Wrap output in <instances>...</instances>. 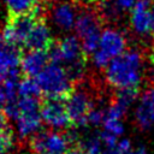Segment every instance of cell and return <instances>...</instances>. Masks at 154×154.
Segmentation results:
<instances>
[{"instance_id":"1","label":"cell","mask_w":154,"mask_h":154,"mask_svg":"<svg viewBox=\"0 0 154 154\" xmlns=\"http://www.w3.org/2000/svg\"><path fill=\"white\" fill-rule=\"evenodd\" d=\"M143 57L135 48L112 59L106 67V81L116 89L138 88L142 79Z\"/></svg>"},{"instance_id":"2","label":"cell","mask_w":154,"mask_h":154,"mask_svg":"<svg viewBox=\"0 0 154 154\" xmlns=\"http://www.w3.org/2000/svg\"><path fill=\"white\" fill-rule=\"evenodd\" d=\"M45 1H40L31 12L26 13H8L6 24L2 30L4 38L17 46L24 47L29 34L31 32L32 28L35 26L36 22L41 18H45L46 10H45Z\"/></svg>"},{"instance_id":"3","label":"cell","mask_w":154,"mask_h":154,"mask_svg":"<svg viewBox=\"0 0 154 154\" xmlns=\"http://www.w3.org/2000/svg\"><path fill=\"white\" fill-rule=\"evenodd\" d=\"M102 19L97 13L96 8L87 6V4L78 5V13L75 23L77 37L82 43V47L87 55L91 54L97 49L100 36H101Z\"/></svg>"},{"instance_id":"4","label":"cell","mask_w":154,"mask_h":154,"mask_svg":"<svg viewBox=\"0 0 154 154\" xmlns=\"http://www.w3.org/2000/svg\"><path fill=\"white\" fill-rule=\"evenodd\" d=\"M35 79L46 99L65 100L75 88V83L70 79L65 69L53 63L48 64Z\"/></svg>"},{"instance_id":"5","label":"cell","mask_w":154,"mask_h":154,"mask_svg":"<svg viewBox=\"0 0 154 154\" xmlns=\"http://www.w3.org/2000/svg\"><path fill=\"white\" fill-rule=\"evenodd\" d=\"M126 38L123 32L107 28L102 30L97 49L93 53V63L99 69H106L109 61L125 52Z\"/></svg>"},{"instance_id":"6","label":"cell","mask_w":154,"mask_h":154,"mask_svg":"<svg viewBox=\"0 0 154 154\" xmlns=\"http://www.w3.org/2000/svg\"><path fill=\"white\" fill-rule=\"evenodd\" d=\"M75 143V138L67 134L42 131L30 137L29 147L35 154H66Z\"/></svg>"},{"instance_id":"7","label":"cell","mask_w":154,"mask_h":154,"mask_svg":"<svg viewBox=\"0 0 154 154\" xmlns=\"http://www.w3.org/2000/svg\"><path fill=\"white\" fill-rule=\"evenodd\" d=\"M65 105L72 126L88 124V116L94 108L93 95L87 88H73L72 93L65 99Z\"/></svg>"},{"instance_id":"8","label":"cell","mask_w":154,"mask_h":154,"mask_svg":"<svg viewBox=\"0 0 154 154\" xmlns=\"http://www.w3.org/2000/svg\"><path fill=\"white\" fill-rule=\"evenodd\" d=\"M41 117L42 120L52 129H67L72 128L65 100L46 99L41 102Z\"/></svg>"},{"instance_id":"9","label":"cell","mask_w":154,"mask_h":154,"mask_svg":"<svg viewBox=\"0 0 154 154\" xmlns=\"http://www.w3.org/2000/svg\"><path fill=\"white\" fill-rule=\"evenodd\" d=\"M53 43L54 40L52 37L51 29L47 25L46 19L41 18L36 22L35 26L29 34L24 47L29 51H48Z\"/></svg>"},{"instance_id":"10","label":"cell","mask_w":154,"mask_h":154,"mask_svg":"<svg viewBox=\"0 0 154 154\" xmlns=\"http://www.w3.org/2000/svg\"><path fill=\"white\" fill-rule=\"evenodd\" d=\"M48 64H51L48 51H29L22 57L20 71L25 77L36 78Z\"/></svg>"},{"instance_id":"11","label":"cell","mask_w":154,"mask_h":154,"mask_svg":"<svg viewBox=\"0 0 154 154\" xmlns=\"http://www.w3.org/2000/svg\"><path fill=\"white\" fill-rule=\"evenodd\" d=\"M76 4L69 1H57L54 4H51V16L57 26L63 30H70L72 29V26H75L78 8Z\"/></svg>"},{"instance_id":"12","label":"cell","mask_w":154,"mask_h":154,"mask_svg":"<svg viewBox=\"0 0 154 154\" xmlns=\"http://www.w3.org/2000/svg\"><path fill=\"white\" fill-rule=\"evenodd\" d=\"M22 51L19 47L7 42L4 38L2 32L0 34V70L6 76L8 72L19 70L22 61Z\"/></svg>"},{"instance_id":"13","label":"cell","mask_w":154,"mask_h":154,"mask_svg":"<svg viewBox=\"0 0 154 154\" xmlns=\"http://www.w3.org/2000/svg\"><path fill=\"white\" fill-rule=\"evenodd\" d=\"M152 0H137L135 6L131 8L130 22L132 29L141 35L149 34L150 28V7Z\"/></svg>"},{"instance_id":"14","label":"cell","mask_w":154,"mask_h":154,"mask_svg":"<svg viewBox=\"0 0 154 154\" xmlns=\"http://www.w3.org/2000/svg\"><path fill=\"white\" fill-rule=\"evenodd\" d=\"M135 119L136 124L143 130L149 129L154 124V87H150L144 91L136 109Z\"/></svg>"},{"instance_id":"15","label":"cell","mask_w":154,"mask_h":154,"mask_svg":"<svg viewBox=\"0 0 154 154\" xmlns=\"http://www.w3.org/2000/svg\"><path fill=\"white\" fill-rule=\"evenodd\" d=\"M16 122H17V130H18L19 136L25 138V137H29V136L31 137L32 135H35L40 130L43 120L41 117V112L35 111V112L19 113Z\"/></svg>"},{"instance_id":"16","label":"cell","mask_w":154,"mask_h":154,"mask_svg":"<svg viewBox=\"0 0 154 154\" xmlns=\"http://www.w3.org/2000/svg\"><path fill=\"white\" fill-rule=\"evenodd\" d=\"M138 96V88H126V89H117L112 103L120 107L124 112L128 111V108L131 106V103L137 99Z\"/></svg>"},{"instance_id":"17","label":"cell","mask_w":154,"mask_h":154,"mask_svg":"<svg viewBox=\"0 0 154 154\" xmlns=\"http://www.w3.org/2000/svg\"><path fill=\"white\" fill-rule=\"evenodd\" d=\"M18 95L19 97H36L40 99L42 90L36 82V79L30 77H24L18 83Z\"/></svg>"},{"instance_id":"18","label":"cell","mask_w":154,"mask_h":154,"mask_svg":"<svg viewBox=\"0 0 154 154\" xmlns=\"http://www.w3.org/2000/svg\"><path fill=\"white\" fill-rule=\"evenodd\" d=\"M8 13H26L31 12L35 6L38 2H35L34 0H4Z\"/></svg>"},{"instance_id":"19","label":"cell","mask_w":154,"mask_h":154,"mask_svg":"<svg viewBox=\"0 0 154 154\" xmlns=\"http://www.w3.org/2000/svg\"><path fill=\"white\" fill-rule=\"evenodd\" d=\"M13 144V134L11 129L0 132V154H7Z\"/></svg>"},{"instance_id":"20","label":"cell","mask_w":154,"mask_h":154,"mask_svg":"<svg viewBox=\"0 0 154 154\" xmlns=\"http://www.w3.org/2000/svg\"><path fill=\"white\" fill-rule=\"evenodd\" d=\"M103 126H105V130L112 135H120L123 134L124 131V128H123V124L120 123V120L118 119H111V118H106L105 117V120H103Z\"/></svg>"},{"instance_id":"21","label":"cell","mask_w":154,"mask_h":154,"mask_svg":"<svg viewBox=\"0 0 154 154\" xmlns=\"http://www.w3.org/2000/svg\"><path fill=\"white\" fill-rule=\"evenodd\" d=\"M116 2L122 10H129L135 6L137 0H116Z\"/></svg>"},{"instance_id":"22","label":"cell","mask_w":154,"mask_h":154,"mask_svg":"<svg viewBox=\"0 0 154 154\" xmlns=\"http://www.w3.org/2000/svg\"><path fill=\"white\" fill-rule=\"evenodd\" d=\"M7 119L8 118L6 117V114L4 113V111H0V132L10 129L8 128V124H7Z\"/></svg>"},{"instance_id":"23","label":"cell","mask_w":154,"mask_h":154,"mask_svg":"<svg viewBox=\"0 0 154 154\" xmlns=\"http://www.w3.org/2000/svg\"><path fill=\"white\" fill-rule=\"evenodd\" d=\"M66 154H85V150H84V148H82L77 144H73V146H71V148L67 150Z\"/></svg>"},{"instance_id":"24","label":"cell","mask_w":154,"mask_h":154,"mask_svg":"<svg viewBox=\"0 0 154 154\" xmlns=\"http://www.w3.org/2000/svg\"><path fill=\"white\" fill-rule=\"evenodd\" d=\"M6 102H7V97H6V94H5L2 84H0V109H4Z\"/></svg>"},{"instance_id":"25","label":"cell","mask_w":154,"mask_h":154,"mask_svg":"<svg viewBox=\"0 0 154 154\" xmlns=\"http://www.w3.org/2000/svg\"><path fill=\"white\" fill-rule=\"evenodd\" d=\"M149 34L154 38V4L150 7V28H149Z\"/></svg>"},{"instance_id":"26","label":"cell","mask_w":154,"mask_h":154,"mask_svg":"<svg viewBox=\"0 0 154 154\" xmlns=\"http://www.w3.org/2000/svg\"><path fill=\"white\" fill-rule=\"evenodd\" d=\"M134 154H148V153L146 152V149H144L143 147H141V148H138L136 152H134Z\"/></svg>"},{"instance_id":"27","label":"cell","mask_w":154,"mask_h":154,"mask_svg":"<svg viewBox=\"0 0 154 154\" xmlns=\"http://www.w3.org/2000/svg\"><path fill=\"white\" fill-rule=\"evenodd\" d=\"M4 78H5V76H4V73H2V72H1V70H0V84H2Z\"/></svg>"},{"instance_id":"28","label":"cell","mask_w":154,"mask_h":154,"mask_svg":"<svg viewBox=\"0 0 154 154\" xmlns=\"http://www.w3.org/2000/svg\"><path fill=\"white\" fill-rule=\"evenodd\" d=\"M35 2H40V1H42V0H34Z\"/></svg>"}]
</instances>
